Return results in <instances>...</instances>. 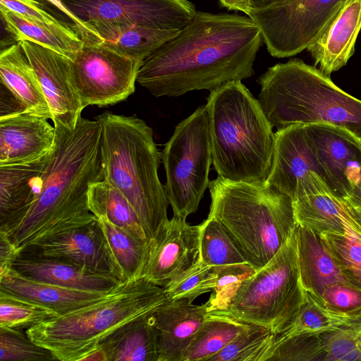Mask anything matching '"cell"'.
Here are the masks:
<instances>
[{
  "label": "cell",
  "mask_w": 361,
  "mask_h": 361,
  "mask_svg": "<svg viewBox=\"0 0 361 361\" xmlns=\"http://www.w3.org/2000/svg\"><path fill=\"white\" fill-rule=\"evenodd\" d=\"M263 42L249 16L197 11L176 36L142 61L137 82L157 97L211 91L252 76Z\"/></svg>",
  "instance_id": "obj_1"
},
{
  "label": "cell",
  "mask_w": 361,
  "mask_h": 361,
  "mask_svg": "<svg viewBox=\"0 0 361 361\" xmlns=\"http://www.w3.org/2000/svg\"><path fill=\"white\" fill-rule=\"evenodd\" d=\"M55 142L27 213L10 234L18 252L96 219L90 211V185L103 180L102 126L81 117L73 129L54 123Z\"/></svg>",
  "instance_id": "obj_2"
},
{
  "label": "cell",
  "mask_w": 361,
  "mask_h": 361,
  "mask_svg": "<svg viewBox=\"0 0 361 361\" xmlns=\"http://www.w3.org/2000/svg\"><path fill=\"white\" fill-rule=\"evenodd\" d=\"M214 169L232 182H264L274 154L275 133L258 99L240 80L210 91L205 104Z\"/></svg>",
  "instance_id": "obj_3"
},
{
  "label": "cell",
  "mask_w": 361,
  "mask_h": 361,
  "mask_svg": "<svg viewBox=\"0 0 361 361\" xmlns=\"http://www.w3.org/2000/svg\"><path fill=\"white\" fill-rule=\"evenodd\" d=\"M102 126L103 180L119 190L136 212L148 243L168 219L169 202L158 169L161 153L152 129L133 116L104 112L95 118Z\"/></svg>",
  "instance_id": "obj_4"
},
{
  "label": "cell",
  "mask_w": 361,
  "mask_h": 361,
  "mask_svg": "<svg viewBox=\"0 0 361 361\" xmlns=\"http://www.w3.org/2000/svg\"><path fill=\"white\" fill-rule=\"evenodd\" d=\"M209 215L216 219L255 271L277 253L297 228L292 198L266 181H210Z\"/></svg>",
  "instance_id": "obj_5"
},
{
  "label": "cell",
  "mask_w": 361,
  "mask_h": 361,
  "mask_svg": "<svg viewBox=\"0 0 361 361\" xmlns=\"http://www.w3.org/2000/svg\"><path fill=\"white\" fill-rule=\"evenodd\" d=\"M258 82V100L277 130L295 123H326L361 138V100L343 91L319 68L293 59L269 67Z\"/></svg>",
  "instance_id": "obj_6"
},
{
  "label": "cell",
  "mask_w": 361,
  "mask_h": 361,
  "mask_svg": "<svg viewBox=\"0 0 361 361\" xmlns=\"http://www.w3.org/2000/svg\"><path fill=\"white\" fill-rule=\"evenodd\" d=\"M166 300L163 287L140 276L121 281L93 304L39 323L25 332L56 360L80 361L116 329L153 312Z\"/></svg>",
  "instance_id": "obj_7"
},
{
  "label": "cell",
  "mask_w": 361,
  "mask_h": 361,
  "mask_svg": "<svg viewBox=\"0 0 361 361\" xmlns=\"http://www.w3.org/2000/svg\"><path fill=\"white\" fill-rule=\"evenodd\" d=\"M306 298L295 229L266 265L239 284L222 308L210 312L266 327L278 335L290 326Z\"/></svg>",
  "instance_id": "obj_8"
},
{
  "label": "cell",
  "mask_w": 361,
  "mask_h": 361,
  "mask_svg": "<svg viewBox=\"0 0 361 361\" xmlns=\"http://www.w3.org/2000/svg\"><path fill=\"white\" fill-rule=\"evenodd\" d=\"M161 161L166 178L164 187L173 216L186 219L197 212L210 183L212 157L205 104L176 126L161 152Z\"/></svg>",
  "instance_id": "obj_9"
},
{
  "label": "cell",
  "mask_w": 361,
  "mask_h": 361,
  "mask_svg": "<svg viewBox=\"0 0 361 361\" xmlns=\"http://www.w3.org/2000/svg\"><path fill=\"white\" fill-rule=\"evenodd\" d=\"M142 63L99 44L85 42L71 60L72 82L84 108L114 105L127 99L135 92Z\"/></svg>",
  "instance_id": "obj_10"
},
{
  "label": "cell",
  "mask_w": 361,
  "mask_h": 361,
  "mask_svg": "<svg viewBox=\"0 0 361 361\" xmlns=\"http://www.w3.org/2000/svg\"><path fill=\"white\" fill-rule=\"evenodd\" d=\"M345 0H295L283 6L250 11L269 53L276 58L307 49L318 32Z\"/></svg>",
  "instance_id": "obj_11"
},
{
  "label": "cell",
  "mask_w": 361,
  "mask_h": 361,
  "mask_svg": "<svg viewBox=\"0 0 361 361\" xmlns=\"http://www.w3.org/2000/svg\"><path fill=\"white\" fill-rule=\"evenodd\" d=\"M78 19L97 24L182 30L196 13L189 0H61ZM94 28V27H93Z\"/></svg>",
  "instance_id": "obj_12"
},
{
  "label": "cell",
  "mask_w": 361,
  "mask_h": 361,
  "mask_svg": "<svg viewBox=\"0 0 361 361\" xmlns=\"http://www.w3.org/2000/svg\"><path fill=\"white\" fill-rule=\"evenodd\" d=\"M173 216L163 223L149 242L141 276L164 287L200 258V224Z\"/></svg>",
  "instance_id": "obj_13"
},
{
  "label": "cell",
  "mask_w": 361,
  "mask_h": 361,
  "mask_svg": "<svg viewBox=\"0 0 361 361\" xmlns=\"http://www.w3.org/2000/svg\"><path fill=\"white\" fill-rule=\"evenodd\" d=\"M37 76L53 123L74 129L84 109L71 78V60L39 44L19 41Z\"/></svg>",
  "instance_id": "obj_14"
},
{
  "label": "cell",
  "mask_w": 361,
  "mask_h": 361,
  "mask_svg": "<svg viewBox=\"0 0 361 361\" xmlns=\"http://www.w3.org/2000/svg\"><path fill=\"white\" fill-rule=\"evenodd\" d=\"M324 171V180L339 197L349 195L350 178L361 167V138L348 129L326 123L305 124Z\"/></svg>",
  "instance_id": "obj_15"
},
{
  "label": "cell",
  "mask_w": 361,
  "mask_h": 361,
  "mask_svg": "<svg viewBox=\"0 0 361 361\" xmlns=\"http://www.w3.org/2000/svg\"><path fill=\"white\" fill-rule=\"evenodd\" d=\"M292 200L298 225L318 234L355 233L361 236V230L344 200L315 172L308 173L298 183Z\"/></svg>",
  "instance_id": "obj_16"
},
{
  "label": "cell",
  "mask_w": 361,
  "mask_h": 361,
  "mask_svg": "<svg viewBox=\"0 0 361 361\" xmlns=\"http://www.w3.org/2000/svg\"><path fill=\"white\" fill-rule=\"evenodd\" d=\"M28 247L42 255L62 259L123 281L97 217L89 223Z\"/></svg>",
  "instance_id": "obj_17"
},
{
  "label": "cell",
  "mask_w": 361,
  "mask_h": 361,
  "mask_svg": "<svg viewBox=\"0 0 361 361\" xmlns=\"http://www.w3.org/2000/svg\"><path fill=\"white\" fill-rule=\"evenodd\" d=\"M312 171L324 180V171L305 124L295 123L277 130L271 168L266 182L293 199L298 183Z\"/></svg>",
  "instance_id": "obj_18"
},
{
  "label": "cell",
  "mask_w": 361,
  "mask_h": 361,
  "mask_svg": "<svg viewBox=\"0 0 361 361\" xmlns=\"http://www.w3.org/2000/svg\"><path fill=\"white\" fill-rule=\"evenodd\" d=\"M361 30V0H345L318 32L307 49L326 75L346 65Z\"/></svg>",
  "instance_id": "obj_19"
},
{
  "label": "cell",
  "mask_w": 361,
  "mask_h": 361,
  "mask_svg": "<svg viewBox=\"0 0 361 361\" xmlns=\"http://www.w3.org/2000/svg\"><path fill=\"white\" fill-rule=\"evenodd\" d=\"M12 268L25 278L82 290L109 293L121 281L77 264L40 255L30 247L19 251Z\"/></svg>",
  "instance_id": "obj_20"
},
{
  "label": "cell",
  "mask_w": 361,
  "mask_h": 361,
  "mask_svg": "<svg viewBox=\"0 0 361 361\" xmlns=\"http://www.w3.org/2000/svg\"><path fill=\"white\" fill-rule=\"evenodd\" d=\"M212 310L188 299L166 300L152 312L158 341V361H182L200 326Z\"/></svg>",
  "instance_id": "obj_21"
},
{
  "label": "cell",
  "mask_w": 361,
  "mask_h": 361,
  "mask_svg": "<svg viewBox=\"0 0 361 361\" xmlns=\"http://www.w3.org/2000/svg\"><path fill=\"white\" fill-rule=\"evenodd\" d=\"M46 117L25 111L0 118V166L30 162L46 155L55 127Z\"/></svg>",
  "instance_id": "obj_22"
},
{
  "label": "cell",
  "mask_w": 361,
  "mask_h": 361,
  "mask_svg": "<svg viewBox=\"0 0 361 361\" xmlns=\"http://www.w3.org/2000/svg\"><path fill=\"white\" fill-rule=\"evenodd\" d=\"M49 152L30 162L0 166V231L10 235L25 216L39 190Z\"/></svg>",
  "instance_id": "obj_23"
},
{
  "label": "cell",
  "mask_w": 361,
  "mask_h": 361,
  "mask_svg": "<svg viewBox=\"0 0 361 361\" xmlns=\"http://www.w3.org/2000/svg\"><path fill=\"white\" fill-rule=\"evenodd\" d=\"M0 290L50 309L59 316L93 304L109 293L69 288L33 281L13 268L0 274Z\"/></svg>",
  "instance_id": "obj_24"
},
{
  "label": "cell",
  "mask_w": 361,
  "mask_h": 361,
  "mask_svg": "<svg viewBox=\"0 0 361 361\" xmlns=\"http://www.w3.org/2000/svg\"><path fill=\"white\" fill-rule=\"evenodd\" d=\"M296 238L300 279L307 293L322 303L324 292L330 287L340 283L352 286L318 233L297 225Z\"/></svg>",
  "instance_id": "obj_25"
},
{
  "label": "cell",
  "mask_w": 361,
  "mask_h": 361,
  "mask_svg": "<svg viewBox=\"0 0 361 361\" xmlns=\"http://www.w3.org/2000/svg\"><path fill=\"white\" fill-rule=\"evenodd\" d=\"M152 312L122 325L102 341L99 345L107 361H158L157 334Z\"/></svg>",
  "instance_id": "obj_26"
},
{
  "label": "cell",
  "mask_w": 361,
  "mask_h": 361,
  "mask_svg": "<svg viewBox=\"0 0 361 361\" xmlns=\"http://www.w3.org/2000/svg\"><path fill=\"white\" fill-rule=\"evenodd\" d=\"M1 82L25 105L28 111L51 120L37 76L19 42L1 50Z\"/></svg>",
  "instance_id": "obj_27"
},
{
  "label": "cell",
  "mask_w": 361,
  "mask_h": 361,
  "mask_svg": "<svg viewBox=\"0 0 361 361\" xmlns=\"http://www.w3.org/2000/svg\"><path fill=\"white\" fill-rule=\"evenodd\" d=\"M4 29L17 42L27 40L53 49L73 59L84 45V41L71 28L30 21L18 13L0 5Z\"/></svg>",
  "instance_id": "obj_28"
},
{
  "label": "cell",
  "mask_w": 361,
  "mask_h": 361,
  "mask_svg": "<svg viewBox=\"0 0 361 361\" xmlns=\"http://www.w3.org/2000/svg\"><path fill=\"white\" fill-rule=\"evenodd\" d=\"M93 27L102 39L99 44L122 56L142 61L180 30L111 24H97Z\"/></svg>",
  "instance_id": "obj_29"
},
{
  "label": "cell",
  "mask_w": 361,
  "mask_h": 361,
  "mask_svg": "<svg viewBox=\"0 0 361 361\" xmlns=\"http://www.w3.org/2000/svg\"><path fill=\"white\" fill-rule=\"evenodd\" d=\"M90 211L96 216L106 218L138 240L147 243L142 225L126 197L104 180L92 183L87 192Z\"/></svg>",
  "instance_id": "obj_30"
},
{
  "label": "cell",
  "mask_w": 361,
  "mask_h": 361,
  "mask_svg": "<svg viewBox=\"0 0 361 361\" xmlns=\"http://www.w3.org/2000/svg\"><path fill=\"white\" fill-rule=\"evenodd\" d=\"M250 325L230 317L209 312L192 338L182 361H207Z\"/></svg>",
  "instance_id": "obj_31"
},
{
  "label": "cell",
  "mask_w": 361,
  "mask_h": 361,
  "mask_svg": "<svg viewBox=\"0 0 361 361\" xmlns=\"http://www.w3.org/2000/svg\"><path fill=\"white\" fill-rule=\"evenodd\" d=\"M97 219L121 280L141 276L148 244L138 240L105 217L97 216Z\"/></svg>",
  "instance_id": "obj_32"
},
{
  "label": "cell",
  "mask_w": 361,
  "mask_h": 361,
  "mask_svg": "<svg viewBox=\"0 0 361 361\" xmlns=\"http://www.w3.org/2000/svg\"><path fill=\"white\" fill-rule=\"evenodd\" d=\"M361 324V313L331 310L308 293L290 326L279 334H316Z\"/></svg>",
  "instance_id": "obj_33"
},
{
  "label": "cell",
  "mask_w": 361,
  "mask_h": 361,
  "mask_svg": "<svg viewBox=\"0 0 361 361\" xmlns=\"http://www.w3.org/2000/svg\"><path fill=\"white\" fill-rule=\"evenodd\" d=\"M212 267L248 265L243 252L214 217H208L200 224V258Z\"/></svg>",
  "instance_id": "obj_34"
},
{
  "label": "cell",
  "mask_w": 361,
  "mask_h": 361,
  "mask_svg": "<svg viewBox=\"0 0 361 361\" xmlns=\"http://www.w3.org/2000/svg\"><path fill=\"white\" fill-rule=\"evenodd\" d=\"M276 336L266 327L250 324L207 361H264Z\"/></svg>",
  "instance_id": "obj_35"
},
{
  "label": "cell",
  "mask_w": 361,
  "mask_h": 361,
  "mask_svg": "<svg viewBox=\"0 0 361 361\" xmlns=\"http://www.w3.org/2000/svg\"><path fill=\"white\" fill-rule=\"evenodd\" d=\"M319 235L345 279L361 292V236L329 233Z\"/></svg>",
  "instance_id": "obj_36"
},
{
  "label": "cell",
  "mask_w": 361,
  "mask_h": 361,
  "mask_svg": "<svg viewBox=\"0 0 361 361\" xmlns=\"http://www.w3.org/2000/svg\"><path fill=\"white\" fill-rule=\"evenodd\" d=\"M58 316L49 308L0 290V328L25 331Z\"/></svg>",
  "instance_id": "obj_37"
},
{
  "label": "cell",
  "mask_w": 361,
  "mask_h": 361,
  "mask_svg": "<svg viewBox=\"0 0 361 361\" xmlns=\"http://www.w3.org/2000/svg\"><path fill=\"white\" fill-rule=\"evenodd\" d=\"M217 281L218 273L216 268L199 259L163 288L166 300L188 299L193 302L200 295L214 290Z\"/></svg>",
  "instance_id": "obj_38"
},
{
  "label": "cell",
  "mask_w": 361,
  "mask_h": 361,
  "mask_svg": "<svg viewBox=\"0 0 361 361\" xmlns=\"http://www.w3.org/2000/svg\"><path fill=\"white\" fill-rule=\"evenodd\" d=\"M318 360H361V324L317 334Z\"/></svg>",
  "instance_id": "obj_39"
},
{
  "label": "cell",
  "mask_w": 361,
  "mask_h": 361,
  "mask_svg": "<svg viewBox=\"0 0 361 361\" xmlns=\"http://www.w3.org/2000/svg\"><path fill=\"white\" fill-rule=\"evenodd\" d=\"M1 361L56 360L52 353L34 343L25 331L0 328Z\"/></svg>",
  "instance_id": "obj_40"
},
{
  "label": "cell",
  "mask_w": 361,
  "mask_h": 361,
  "mask_svg": "<svg viewBox=\"0 0 361 361\" xmlns=\"http://www.w3.org/2000/svg\"><path fill=\"white\" fill-rule=\"evenodd\" d=\"M218 273V281L214 294L210 297L212 310H219L224 307L228 298L232 295L239 284L251 275L254 270L249 265H229L214 267Z\"/></svg>",
  "instance_id": "obj_41"
},
{
  "label": "cell",
  "mask_w": 361,
  "mask_h": 361,
  "mask_svg": "<svg viewBox=\"0 0 361 361\" xmlns=\"http://www.w3.org/2000/svg\"><path fill=\"white\" fill-rule=\"evenodd\" d=\"M47 8L52 15L72 29L84 42H94L99 39L97 31L75 18L61 0H32Z\"/></svg>",
  "instance_id": "obj_42"
},
{
  "label": "cell",
  "mask_w": 361,
  "mask_h": 361,
  "mask_svg": "<svg viewBox=\"0 0 361 361\" xmlns=\"http://www.w3.org/2000/svg\"><path fill=\"white\" fill-rule=\"evenodd\" d=\"M0 5L30 21L50 25H63L70 28L47 8L32 0H0Z\"/></svg>",
  "instance_id": "obj_43"
},
{
  "label": "cell",
  "mask_w": 361,
  "mask_h": 361,
  "mask_svg": "<svg viewBox=\"0 0 361 361\" xmlns=\"http://www.w3.org/2000/svg\"><path fill=\"white\" fill-rule=\"evenodd\" d=\"M0 87V118L28 111L23 102L3 82Z\"/></svg>",
  "instance_id": "obj_44"
},
{
  "label": "cell",
  "mask_w": 361,
  "mask_h": 361,
  "mask_svg": "<svg viewBox=\"0 0 361 361\" xmlns=\"http://www.w3.org/2000/svg\"><path fill=\"white\" fill-rule=\"evenodd\" d=\"M18 254L9 235L0 231V274L12 268V264Z\"/></svg>",
  "instance_id": "obj_45"
},
{
  "label": "cell",
  "mask_w": 361,
  "mask_h": 361,
  "mask_svg": "<svg viewBox=\"0 0 361 361\" xmlns=\"http://www.w3.org/2000/svg\"><path fill=\"white\" fill-rule=\"evenodd\" d=\"M351 190L345 199L349 202L361 208V167L350 179Z\"/></svg>",
  "instance_id": "obj_46"
},
{
  "label": "cell",
  "mask_w": 361,
  "mask_h": 361,
  "mask_svg": "<svg viewBox=\"0 0 361 361\" xmlns=\"http://www.w3.org/2000/svg\"><path fill=\"white\" fill-rule=\"evenodd\" d=\"M294 1L295 0H250V11H259L281 7L289 4Z\"/></svg>",
  "instance_id": "obj_47"
},
{
  "label": "cell",
  "mask_w": 361,
  "mask_h": 361,
  "mask_svg": "<svg viewBox=\"0 0 361 361\" xmlns=\"http://www.w3.org/2000/svg\"><path fill=\"white\" fill-rule=\"evenodd\" d=\"M221 4L229 9L245 13L246 15L250 11V0H219Z\"/></svg>",
  "instance_id": "obj_48"
},
{
  "label": "cell",
  "mask_w": 361,
  "mask_h": 361,
  "mask_svg": "<svg viewBox=\"0 0 361 361\" xmlns=\"http://www.w3.org/2000/svg\"><path fill=\"white\" fill-rule=\"evenodd\" d=\"M80 361H107L104 350L99 345L82 357Z\"/></svg>",
  "instance_id": "obj_49"
},
{
  "label": "cell",
  "mask_w": 361,
  "mask_h": 361,
  "mask_svg": "<svg viewBox=\"0 0 361 361\" xmlns=\"http://www.w3.org/2000/svg\"><path fill=\"white\" fill-rule=\"evenodd\" d=\"M342 199L344 200L349 212L350 213V214L352 215L354 220L356 221V223L357 224L361 230V208L353 204L352 203L347 201L345 199Z\"/></svg>",
  "instance_id": "obj_50"
}]
</instances>
